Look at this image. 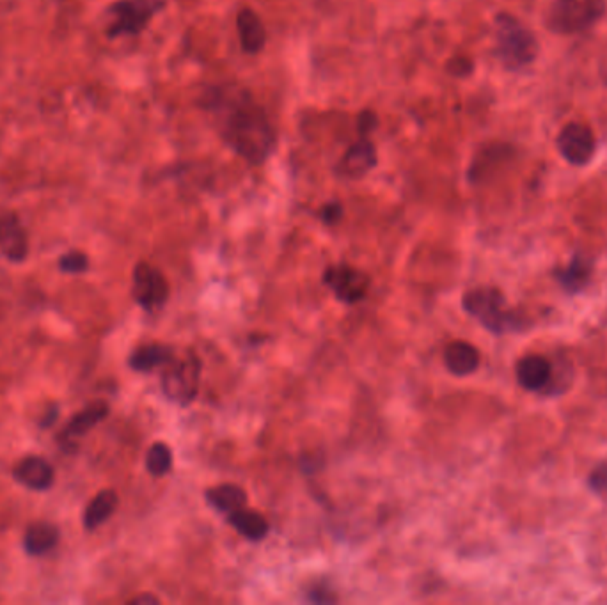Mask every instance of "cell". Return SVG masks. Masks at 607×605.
<instances>
[{
	"label": "cell",
	"mask_w": 607,
	"mask_h": 605,
	"mask_svg": "<svg viewBox=\"0 0 607 605\" xmlns=\"http://www.w3.org/2000/svg\"><path fill=\"white\" fill-rule=\"evenodd\" d=\"M206 109L215 114L222 141L251 165H261L276 150V132L269 116L244 89L213 91Z\"/></svg>",
	"instance_id": "1"
},
{
	"label": "cell",
	"mask_w": 607,
	"mask_h": 605,
	"mask_svg": "<svg viewBox=\"0 0 607 605\" xmlns=\"http://www.w3.org/2000/svg\"><path fill=\"white\" fill-rule=\"evenodd\" d=\"M496 55L506 70H524L537 59V38L515 16L501 13L496 16Z\"/></svg>",
	"instance_id": "2"
},
{
	"label": "cell",
	"mask_w": 607,
	"mask_h": 605,
	"mask_svg": "<svg viewBox=\"0 0 607 605\" xmlns=\"http://www.w3.org/2000/svg\"><path fill=\"white\" fill-rule=\"evenodd\" d=\"M464 309L476 318L485 329L494 334H505L519 327L521 320L506 309V300L501 291L496 288H476L464 295Z\"/></svg>",
	"instance_id": "3"
},
{
	"label": "cell",
	"mask_w": 607,
	"mask_h": 605,
	"mask_svg": "<svg viewBox=\"0 0 607 605\" xmlns=\"http://www.w3.org/2000/svg\"><path fill=\"white\" fill-rule=\"evenodd\" d=\"M604 13V0H554L545 16V24L551 32L570 36L588 31Z\"/></svg>",
	"instance_id": "4"
},
{
	"label": "cell",
	"mask_w": 607,
	"mask_h": 605,
	"mask_svg": "<svg viewBox=\"0 0 607 605\" xmlns=\"http://www.w3.org/2000/svg\"><path fill=\"white\" fill-rule=\"evenodd\" d=\"M201 378V361L194 352L183 357L182 361L169 362L162 375V391L169 400L178 405H189L196 400Z\"/></svg>",
	"instance_id": "5"
},
{
	"label": "cell",
	"mask_w": 607,
	"mask_h": 605,
	"mask_svg": "<svg viewBox=\"0 0 607 605\" xmlns=\"http://www.w3.org/2000/svg\"><path fill=\"white\" fill-rule=\"evenodd\" d=\"M162 6L164 0H119L109 9L112 24L107 29V36L121 38L141 34Z\"/></svg>",
	"instance_id": "6"
},
{
	"label": "cell",
	"mask_w": 607,
	"mask_h": 605,
	"mask_svg": "<svg viewBox=\"0 0 607 605\" xmlns=\"http://www.w3.org/2000/svg\"><path fill=\"white\" fill-rule=\"evenodd\" d=\"M134 299L139 306L153 311L166 304L169 284L164 274L148 263H139L134 270Z\"/></svg>",
	"instance_id": "7"
},
{
	"label": "cell",
	"mask_w": 607,
	"mask_h": 605,
	"mask_svg": "<svg viewBox=\"0 0 607 605\" xmlns=\"http://www.w3.org/2000/svg\"><path fill=\"white\" fill-rule=\"evenodd\" d=\"M324 283L331 288L332 293L345 304H355L366 297L370 288L368 275L348 267V265H334L325 270Z\"/></svg>",
	"instance_id": "8"
},
{
	"label": "cell",
	"mask_w": 607,
	"mask_h": 605,
	"mask_svg": "<svg viewBox=\"0 0 607 605\" xmlns=\"http://www.w3.org/2000/svg\"><path fill=\"white\" fill-rule=\"evenodd\" d=\"M558 150L568 164L586 165L595 153V137L583 123H568L558 135Z\"/></svg>",
	"instance_id": "9"
},
{
	"label": "cell",
	"mask_w": 607,
	"mask_h": 605,
	"mask_svg": "<svg viewBox=\"0 0 607 605\" xmlns=\"http://www.w3.org/2000/svg\"><path fill=\"white\" fill-rule=\"evenodd\" d=\"M377 165V150L373 142L368 137H361L348 148L347 153L339 160L338 171L341 176L357 180L364 174L370 173L371 169Z\"/></svg>",
	"instance_id": "10"
},
{
	"label": "cell",
	"mask_w": 607,
	"mask_h": 605,
	"mask_svg": "<svg viewBox=\"0 0 607 605\" xmlns=\"http://www.w3.org/2000/svg\"><path fill=\"white\" fill-rule=\"evenodd\" d=\"M29 249L27 233L15 213L0 217V252L11 261H24Z\"/></svg>",
	"instance_id": "11"
},
{
	"label": "cell",
	"mask_w": 607,
	"mask_h": 605,
	"mask_svg": "<svg viewBox=\"0 0 607 605\" xmlns=\"http://www.w3.org/2000/svg\"><path fill=\"white\" fill-rule=\"evenodd\" d=\"M238 38L245 54H260L267 43V31L260 16L251 8H244L237 16Z\"/></svg>",
	"instance_id": "12"
},
{
	"label": "cell",
	"mask_w": 607,
	"mask_h": 605,
	"mask_svg": "<svg viewBox=\"0 0 607 605\" xmlns=\"http://www.w3.org/2000/svg\"><path fill=\"white\" fill-rule=\"evenodd\" d=\"M16 481H20L24 487L31 490H48L54 485V469L41 456H27L20 464L16 465Z\"/></svg>",
	"instance_id": "13"
},
{
	"label": "cell",
	"mask_w": 607,
	"mask_h": 605,
	"mask_svg": "<svg viewBox=\"0 0 607 605\" xmlns=\"http://www.w3.org/2000/svg\"><path fill=\"white\" fill-rule=\"evenodd\" d=\"M552 366L542 355H526L517 364V380L528 391H540L551 382Z\"/></svg>",
	"instance_id": "14"
},
{
	"label": "cell",
	"mask_w": 607,
	"mask_h": 605,
	"mask_svg": "<svg viewBox=\"0 0 607 605\" xmlns=\"http://www.w3.org/2000/svg\"><path fill=\"white\" fill-rule=\"evenodd\" d=\"M444 362L446 368L457 375V377H467L480 366V352L476 346L467 343V341H453L446 346L444 352Z\"/></svg>",
	"instance_id": "15"
},
{
	"label": "cell",
	"mask_w": 607,
	"mask_h": 605,
	"mask_svg": "<svg viewBox=\"0 0 607 605\" xmlns=\"http://www.w3.org/2000/svg\"><path fill=\"white\" fill-rule=\"evenodd\" d=\"M59 542V529L50 522H34L25 531L24 547L31 556H43Z\"/></svg>",
	"instance_id": "16"
},
{
	"label": "cell",
	"mask_w": 607,
	"mask_h": 605,
	"mask_svg": "<svg viewBox=\"0 0 607 605\" xmlns=\"http://www.w3.org/2000/svg\"><path fill=\"white\" fill-rule=\"evenodd\" d=\"M229 524L251 542H260L269 533V522L258 511L240 508L229 513Z\"/></svg>",
	"instance_id": "17"
},
{
	"label": "cell",
	"mask_w": 607,
	"mask_h": 605,
	"mask_svg": "<svg viewBox=\"0 0 607 605\" xmlns=\"http://www.w3.org/2000/svg\"><path fill=\"white\" fill-rule=\"evenodd\" d=\"M107 416H109L107 403L96 401L93 405H89L87 409L80 410L79 414L71 419L70 425L66 426V430L63 432V439H79L82 435H86L89 430H93Z\"/></svg>",
	"instance_id": "18"
},
{
	"label": "cell",
	"mask_w": 607,
	"mask_h": 605,
	"mask_svg": "<svg viewBox=\"0 0 607 605\" xmlns=\"http://www.w3.org/2000/svg\"><path fill=\"white\" fill-rule=\"evenodd\" d=\"M119 504V497L114 490H103L96 495L91 503L87 504L84 511V526L89 531L102 526L107 520L111 519L112 513L116 511Z\"/></svg>",
	"instance_id": "19"
},
{
	"label": "cell",
	"mask_w": 607,
	"mask_h": 605,
	"mask_svg": "<svg viewBox=\"0 0 607 605\" xmlns=\"http://www.w3.org/2000/svg\"><path fill=\"white\" fill-rule=\"evenodd\" d=\"M206 499L215 510L231 513V511L244 508L245 503H247V494H245L244 488L238 487V485L224 483V485L210 488L206 492Z\"/></svg>",
	"instance_id": "20"
},
{
	"label": "cell",
	"mask_w": 607,
	"mask_h": 605,
	"mask_svg": "<svg viewBox=\"0 0 607 605\" xmlns=\"http://www.w3.org/2000/svg\"><path fill=\"white\" fill-rule=\"evenodd\" d=\"M174 361L173 350L164 345L141 346L130 357V366L135 371H153Z\"/></svg>",
	"instance_id": "21"
},
{
	"label": "cell",
	"mask_w": 607,
	"mask_h": 605,
	"mask_svg": "<svg viewBox=\"0 0 607 605\" xmlns=\"http://www.w3.org/2000/svg\"><path fill=\"white\" fill-rule=\"evenodd\" d=\"M590 277H592V263L581 254L558 272V281L563 284V288L568 293H577V291L583 290L584 286L590 281Z\"/></svg>",
	"instance_id": "22"
},
{
	"label": "cell",
	"mask_w": 607,
	"mask_h": 605,
	"mask_svg": "<svg viewBox=\"0 0 607 605\" xmlns=\"http://www.w3.org/2000/svg\"><path fill=\"white\" fill-rule=\"evenodd\" d=\"M173 467V453L164 442H157L151 446L148 455H146V469L150 471L151 476H166L167 472Z\"/></svg>",
	"instance_id": "23"
},
{
	"label": "cell",
	"mask_w": 607,
	"mask_h": 605,
	"mask_svg": "<svg viewBox=\"0 0 607 605\" xmlns=\"http://www.w3.org/2000/svg\"><path fill=\"white\" fill-rule=\"evenodd\" d=\"M87 265H89V260H87L86 254L77 251L68 252L59 260V268L64 274H82V272H86Z\"/></svg>",
	"instance_id": "24"
},
{
	"label": "cell",
	"mask_w": 607,
	"mask_h": 605,
	"mask_svg": "<svg viewBox=\"0 0 607 605\" xmlns=\"http://www.w3.org/2000/svg\"><path fill=\"white\" fill-rule=\"evenodd\" d=\"M590 487L597 494H607V464H602L590 474Z\"/></svg>",
	"instance_id": "25"
},
{
	"label": "cell",
	"mask_w": 607,
	"mask_h": 605,
	"mask_svg": "<svg viewBox=\"0 0 607 605\" xmlns=\"http://www.w3.org/2000/svg\"><path fill=\"white\" fill-rule=\"evenodd\" d=\"M377 126V116L370 112V110H364L359 114V121H357V130L361 137H368V135L375 130Z\"/></svg>",
	"instance_id": "26"
},
{
	"label": "cell",
	"mask_w": 607,
	"mask_h": 605,
	"mask_svg": "<svg viewBox=\"0 0 607 605\" xmlns=\"http://www.w3.org/2000/svg\"><path fill=\"white\" fill-rule=\"evenodd\" d=\"M343 206L336 203V201H332V203H327V205L322 208V212H320V217L324 220L325 224H338L339 220L343 219Z\"/></svg>",
	"instance_id": "27"
},
{
	"label": "cell",
	"mask_w": 607,
	"mask_h": 605,
	"mask_svg": "<svg viewBox=\"0 0 607 605\" xmlns=\"http://www.w3.org/2000/svg\"><path fill=\"white\" fill-rule=\"evenodd\" d=\"M448 70L453 73V75H467L469 71L473 70V64L466 57H455L453 61H451L450 66H448Z\"/></svg>",
	"instance_id": "28"
},
{
	"label": "cell",
	"mask_w": 607,
	"mask_h": 605,
	"mask_svg": "<svg viewBox=\"0 0 607 605\" xmlns=\"http://www.w3.org/2000/svg\"><path fill=\"white\" fill-rule=\"evenodd\" d=\"M130 604L132 605H157L158 598L153 597V595H148V593H144L141 597H135L134 600H130Z\"/></svg>",
	"instance_id": "29"
},
{
	"label": "cell",
	"mask_w": 607,
	"mask_h": 605,
	"mask_svg": "<svg viewBox=\"0 0 607 605\" xmlns=\"http://www.w3.org/2000/svg\"><path fill=\"white\" fill-rule=\"evenodd\" d=\"M600 77H602L604 84L607 86V52L602 57V61H600Z\"/></svg>",
	"instance_id": "30"
}]
</instances>
